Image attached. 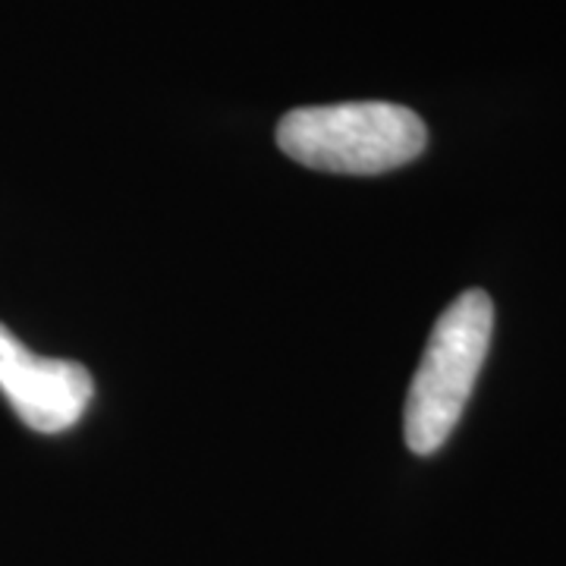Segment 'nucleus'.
I'll return each mask as SVG.
<instances>
[{
	"mask_svg": "<svg viewBox=\"0 0 566 566\" xmlns=\"http://www.w3.org/2000/svg\"><path fill=\"white\" fill-rule=\"evenodd\" d=\"M277 145L312 170L375 177L416 161L428 145V129L403 104H324L290 111L277 126Z\"/></svg>",
	"mask_w": 566,
	"mask_h": 566,
	"instance_id": "1",
	"label": "nucleus"
},
{
	"mask_svg": "<svg viewBox=\"0 0 566 566\" xmlns=\"http://www.w3.org/2000/svg\"><path fill=\"white\" fill-rule=\"evenodd\" d=\"M0 394L22 424L39 434H61L85 416L95 397V378L80 363L35 356L0 324Z\"/></svg>",
	"mask_w": 566,
	"mask_h": 566,
	"instance_id": "3",
	"label": "nucleus"
},
{
	"mask_svg": "<svg viewBox=\"0 0 566 566\" xmlns=\"http://www.w3.org/2000/svg\"><path fill=\"white\" fill-rule=\"evenodd\" d=\"M494 334V303L485 290H465L438 318L406 394L403 438L419 457L447 444L475 390Z\"/></svg>",
	"mask_w": 566,
	"mask_h": 566,
	"instance_id": "2",
	"label": "nucleus"
}]
</instances>
